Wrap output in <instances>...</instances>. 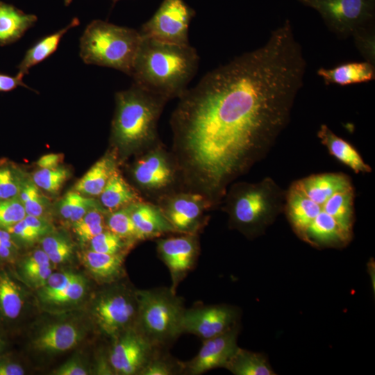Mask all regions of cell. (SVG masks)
I'll list each match as a JSON object with an SVG mask.
<instances>
[{"mask_svg":"<svg viewBox=\"0 0 375 375\" xmlns=\"http://www.w3.org/2000/svg\"><path fill=\"white\" fill-rule=\"evenodd\" d=\"M306 62L289 19L265 44L208 72L170 118L184 190L217 208L228 187L264 158L289 123Z\"/></svg>","mask_w":375,"mask_h":375,"instance_id":"obj_1","label":"cell"},{"mask_svg":"<svg viewBox=\"0 0 375 375\" xmlns=\"http://www.w3.org/2000/svg\"><path fill=\"white\" fill-rule=\"evenodd\" d=\"M355 199L347 174H310L285 190L283 213L301 240L317 249H342L353 238Z\"/></svg>","mask_w":375,"mask_h":375,"instance_id":"obj_2","label":"cell"},{"mask_svg":"<svg viewBox=\"0 0 375 375\" xmlns=\"http://www.w3.org/2000/svg\"><path fill=\"white\" fill-rule=\"evenodd\" d=\"M199 57L190 45L181 46L142 37L131 74L133 84L167 100L179 98L188 89Z\"/></svg>","mask_w":375,"mask_h":375,"instance_id":"obj_3","label":"cell"},{"mask_svg":"<svg viewBox=\"0 0 375 375\" xmlns=\"http://www.w3.org/2000/svg\"><path fill=\"white\" fill-rule=\"evenodd\" d=\"M111 126L112 151L119 163L160 143L158 122L168 100L135 84L115 94Z\"/></svg>","mask_w":375,"mask_h":375,"instance_id":"obj_4","label":"cell"},{"mask_svg":"<svg viewBox=\"0 0 375 375\" xmlns=\"http://www.w3.org/2000/svg\"><path fill=\"white\" fill-rule=\"evenodd\" d=\"M285 190L273 178L255 182H234L221 205L228 215V227L252 240L264 234L283 213Z\"/></svg>","mask_w":375,"mask_h":375,"instance_id":"obj_5","label":"cell"},{"mask_svg":"<svg viewBox=\"0 0 375 375\" xmlns=\"http://www.w3.org/2000/svg\"><path fill=\"white\" fill-rule=\"evenodd\" d=\"M141 40L139 31L95 19L80 38V56L85 64L113 68L130 76Z\"/></svg>","mask_w":375,"mask_h":375,"instance_id":"obj_6","label":"cell"},{"mask_svg":"<svg viewBox=\"0 0 375 375\" xmlns=\"http://www.w3.org/2000/svg\"><path fill=\"white\" fill-rule=\"evenodd\" d=\"M137 328L156 347L165 349L182 333L184 301L171 288L138 290Z\"/></svg>","mask_w":375,"mask_h":375,"instance_id":"obj_7","label":"cell"},{"mask_svg":"<svg viewBox=\"0 0 375 375\" xmlns=\"http://www.w3.org/2000/svg\"><path fill=\"white\" fill-rule=\"evenodd\" d=\"M135 156L129 168V183L143 200L156 203L169 194L185 190L178 165L162 142Z\"/></svg>","mask_w":375,"mask_h":375,"instance_id":"obj_8","label":"cell"},{"mask_svg":"<svg viewBox=\"0 0 375 375\" xmlns=\"http://www.w3.org/2000/svg\"><path fill=\"white\" fill-rule=\"evenodd\" d=\"M138 314V289L121 280L102 285L90 299L88 317L93 326L110 340L136 326Z\"/></svg>","mask_w":375,"mask_h":375,"instance_id":"obj_9","label":"cell"},{"mask_svg":"<svg viewBox=\"0 0 375 375\" xmlns=\"http://www.w3.org/2000/svg\"><path fill=\"white\" fill-rule=\"evenodd\" d=\"M319 12L333 33L346 38L362 28L374 26L375 0H298Z\"/></svg>","mask_w":375,"mask_h":375,"instance_id":"obj_10","label":"cell"},{"mask_svg":"<svg viewBox=\"0 0 375 375\" xmlns=\"http://www.w3.org/2000/svg\"><path fill=\"white\" fill-rule=\"evenodd\" d=\"M92 326L72 315L55 317L35 326L29 335L28 347L40 356L60 354L81 342Z\"/></svg>","mask_w":375,"mask_h":375,"instance_id":"obj_11","label":"cell"},{"mask_svg":"<svg viewBox=\"0 0 375 375\" xmlns=\"http://www.w3.org/2000/svg\"><path fill=\"white\" fill-rule=\"evenodd\" d=\"M195 14L194 10L183 0H163L139 32L142 37L159 42L190 45L189 26Z\"/></svg>","mask_w":375,"mask_h":375,"instance_id":"obj_12","label":"cell"},{"mask_svg":"<svg viewBox=\"0 0 375 375\" xmlns=\"http://www.w3.org/2000/svg\"><path fill=\"white\" fill-rule=\"evenodd\" d=\"M156 204L176 233L199 235L209 220L208 212L214 210L206 197L188 190L174 192Z\"/></svg>","mask_w":375,"mask_h":375,"instance_id":"obj_13","label":"cell"},{"mask_svg":"<svg viewBox=\"0 0 375 375\" xmlns=\"http://www.w3.org/2000/svg\"><path fill=\"white\" fill-rule=\"evenodd\" d=\"M108 349L114 374L140 375L157 348L137 328H129L113 338Z\"/></svg>","mask_w":375,"mask_h":375,"instance_id":"obj_14","label":"cell"},{"mask_svg":"<svg viewBox=\"0 0 375 375\" xmlns=\"http://www.w3.org/2000/svg\"><path fill=\"white\" fill-rule=\"evenodd\" d=\"M159 258L167 267L171 289L176 292L179 283L194 267L200 252L198 234L172 233L156 240Z\"/></svg>","mask_w":375,"mask_h":375,"instance_id":"obj_15","label":"cell"},{"mask_svg":"<svg viewBox=\"0 0 375 375\" xmlns=\"http://www.w3.org/2000/svg\"><path fill=\"white\" fill-rule=\"evenodd\" d=\"M240 316L238 308L226 304L185 308L182 319V333L193 334L203 341L239 324Z\"/></svg>","mask_w":375,"mask_h":375,"instance_id":"obj_16","label":"cell"},{"mask_svg":"<svg viewBox=\"0 0 375 375\" xmlns=\"http://www.w3.org/2000/svg\"><path fill=\"white\" fill-rule=\"evenodd\" d=\"M24 284L8 267L0 265V333L13 335L28 312L30 298Z\"/></svg>","mask_w":375,"mask_h":375,"instance_id":"obj_17","label":"cell"},{"mask_svg":"<svg viewBox=\"0 0 375 375\" xmlns=\"http://www.w3.org/2000/svg\"><path fill=\"white\" fill-rule=\"evenodd\" d=\"M239 324L227 331L203 340L198 353L191 360L183 362V374L200 375L206 372L225 367L237 348Z\"/></svg>","mask_w":375,"mask_h":375,"instance_id":"obj_18","label":"cell"},{"mask_svg":"<svg viewBox=\"0 0 375 375\" xmlns=\"http://www.w3.org/2000/svg\"><path fill=\"white\" fill-rule=\"evenodd\" d=\"M128 209L143 241L176 233L156 203L142 200L128 205Z\"/></svg>","mask_w":375,"mask_h":375,"instance_id":"obj_19","label":"cell"},{"mask_svg":"<svg viewBox=\"0 0 375 375\" xmlns=\"http://www.w3.org/2000/svg\"><path fill=\"white\" fill-rule=\"evenodd\" d=\"M126 254H108L90 249L81 254L83 265L91 276L99 284H110L125 276L124 267Z\"/></svg>","mask_w":375,"mask_h":375,"instance_id":"obj_20","label":"cell"},{"mask_svg":"<svg viewBox=\"0 0 375 375\" xmlns=\"http://www.w3.org/2000/svg\"><path fill=\"white\" fill-rule=\"evenodd\" d=\"M317 135L328 153L356 174H368L372 168L365 162L357 149L337 135L327 125L322 124Z\"/></svg>","mask_w":375,"mask_h":375,"instance_id":"obj_21","label":"cell"},{"mask_svg":"<svg viewBox=\"0 0 375 375\" xmlns=\"http://www.w3.org/2000/svg\"><path fill=\"white\" fill-rule=\"evenodd\" d=\"M119 165L117 154L110 149L78 180L74 190L88 197L99 196Z\"/></svg>","mask_w":375,"mask_h":375,"instance_id":"obj_22","label":"cell"},{"mask_svg":"<svg viewBox=\"0 0 375 375\" xmlns=\"http://www.w3.org/2000/svg\"><path fill=\"white\" fill-rule=\"evenodd\" d=\"M324 83L347 86L352 84L367 83L374 80V65L367 62H349L333 68L321 67L317 71Z\"/></svg>","mask_w":375,"mask_h":375,"instance_id":"obj_23","label":"cell"},{"mask_svg":"<svg viewBox=\"0 0 375 375\" xmlns=\"http://www.w3.org/2000/svg\"><path fill=\"white\" fill-rule=\"evenodd\" d=\"M51 262L40 248L22 258L15 264V275L26 286L39 289L52 273Z\"/></svg>","mask_w":375,"mask_h":375,"instance_id":"obj_24","label":"cell"},{"mask_svg":"<svg viewBox=\"0 0 375 375\" xmlns=\"http://www.w3.org/2000/svg\"><path fill=\"white\" fill-rule=\"evenodd\" d=\"M143 200L124 178L117 167L112 174L99 195V202L107 212H111Z\"/></svg>","mask_w":375,"mask_h":375,"instance_id":"obj_25","label":"cell"},{"mask_svg":"<svg viewBox=\"0 0 375 375\" xmlns=\"http://www.w3.org/2000/svg\"><path fill=\"white\" fill-rule=\"evenodd\" d=\"M37 17L15 6L0 1V46L20 39L37 22Z\"/></svg>","mask_w":375,"mask_h":375,"instance_id":"obj_26","label":"cell"},{"mask_svg":"<svg viewBox=\"0 0 375 375\" xmlns=\"http://www.w3.org/2000/svg\"><path fill=\"white\" fill-rule=\"evenodd\" d=\"M88 291V282L83 276L78 274L64 289L39 303L48 312L63 313L80 305Z\"/></svg>","mask_w":375,"mask_h":375,"instance_id":"obj_27","label":"cell"},{"mask_svg":"<svg viewBox=\"0 0 375 375\" xmlns=\"http://www.w3.org/2000/svg\"><path fill=\"white\" fill-rule=\"evenodd\" d=\"M78 18H74L65 28L46 35L27 50L18 65V72L24 76L29 69L51 56L58 49L64 35L71 28L79 25Z\"/></svg>","mask_w":375,"mask_h":375,"instance_id":"obj_28","label":"cell"},{"mask_svg":"<svg viewBox=\"0 0 375 375\" xmlns=\"http://www.w3.org/2000/svg\"><path fill=\"white\" fill-rule=\"evenodd\" d=\"M224 368L235 375H274L265 355L238 347Z\"/></svg>","mask_w":375,"mask_h":375,"instance_id":"obj_29","label":"cell"},{"mask_svg":"<svg viewBox=\"0 0 375 375\" xmlns=\"http://www.w3.org/2000/svg\"><path fill=\"white\" fill-rule=\"evenodd\" d=\"M97 208H103L99 201L81 194L74 190L67 192L58 203L60 216L71 224Z\"/></svg>","mask_w":375,"mask_h":375,"instance_id":"obj_30","label":"cell"},{"mask_svg":"<svg viewBox=\"0 0 375 375\" xmlns=\"http://www.w3.org/2000/svg\"><path fill=\"white\" fill-rule=\"evenodd\" d=\"M106 225L108 230L134 244L143 241L131 218L128 206L107 212Z\"/></svg>","mask_w":375,"mask_h":375,"instance_id":"obj_31","label":"cell"},{"mask_svg":"<svg viewBox=\"0 0 375 375\" xmlns=\"http://www.w3.org/2000/svg\"><path fill=\"white\" fill-rule=\"evenodd\" d=\"M106 212L103 208H94L72 223V231L81 242L88 243L95 235L107 229Z\"/></svg>","mask_w":375,"mask_h":375,"instance_id":"obj_32","label":"cell"},{"mask_svg":"<svg viewBox=\"0 0 375 375\" xmlns=\"http://www.w3.org/2000/svg\"><path fill=\"white\" fill-rule=\"evenodd\" d=\"M40 244L41 249L53 264L65 263L73 256L74 245L62 233L51 232L41 238Z\"/></svg>","mask_w":375,"mask_h":375,"instance_id":"obj_33","label":"cell"},{"mask_svg":"<svg viewBox=\"0 0 375 375\" xmlns=\"http://www.w3.org/2000/svg\"><path fill=\"white\" fill-rule=\"evenodd\" d=\"M19 198L26 215L44 217L49 206V201L32 180L24 179Z\"/></svg>","mask_w":375,"mask_h":375,"instance_id":"obj_34","label":"cell"},{"mask_svg":"<svg viewBox=\"0 0 375 375\" xmlns=\"http://www.w3.org/2000/svg\"><path fill=\"white\" fill-rule=\"evenodd\" d=\"M183 374V362L169 355L164 348H157L140 375Z\"/></svg>","mask_w":375,"mask_h":375,"instance_id":"obj_35","label":"cell"},{"mask_svg":"<svg viewBox=\"0 0 375 375\" xmlns=\"http://www.w3.org/2000/svg\"><path fill=\"white\" fill-rule=\"evenodd\" d=\"M90 249L108 254H126L134 244L106 229L89 242Z\"/></svg>","mask_w":375,"mask_h":375,"instance_id":"obj_36","label":"cell"},{"mask_svg":"<svg viewBox=\"0 0 375 375\" xmlns=\"http://www.w3.org/2000/svg\"><path fill=\"white\" fill-rule=\"evenodd\" d=\"M70 171L62 166L40 169L32 176V181L40 188L50 194H56L70 178Z\"/></svg>","mask_w":375,"mask_h":375,"instance_id":"obj_37","label":"cell"},{"mask_svg":"<svg viewBox=\"0 0 375 375\" xmlns=\"http://www.w3.org/2000/svg\"><path fill=\"white\" fill-rule=\"evenodd\" d=\"M23 176L14 166L0 165V200L19 197Z\"/></svg>","mask_w":375,"mask_h":375,"instance_id":"obj_38","label":"cell"},{"mask_svg":"<svg viewBox=\"0 0 375 375\" xmlns=\"http://www.w3.org/2000/svg\"><path fill=\"white\" fill-rule=\"evenodd\" d=\"M26 216V212L19 197L0 200V228L6 229Z\"/></svg>","mask_w":375,"mask_h":375,"instance_id":"obj_39","label":"cell"},{"mask_svg":"<svg viewBox=\"0 0 375 375\" xmlns=\"http://www.w3.org/2000/svg\"><path fill=\"white\" fill-rule=\"evenodd\" d=\"M78 274L72 271L52 272L45 283L37 290L38 300L42 301L67 287Z\"/></svg>","mask_w":375,"mask_h":375,"instance_id":"obj_40","label":"cell"},{"mask_svg":"<svg viewBox=\"0 0 375 375\" xmlns=\"http://www.w3.org/2000/svg\"><path fill=\"white\" fill-rule=\"evenodd\" d=\"M352 36L360 54L367 61L374 65V26L362 28L355 31Z\"/></svg>","mask_w":375,"mask_h":375,"instance_id":"obj_41","label":"cell"},{"mask_svg":"<svg viewBox=\"0 0 375 375\" xmlns=\"http://www.w3.org/2000/svg\"><path fill=\"white\" fill-rule=\"evenodd\" d=\"M19 246L11 234L0 228V265H14L18 258Z\"/></svg>","mask_w":375,"mask_h":375,"instance_id":"obj_42","label":"cell"},{"mask_svg":"<svg viewBox=\"0 0 375 375\" xmlns=\"http://www.w3.org/2000/svg\"><path fill=\"white\" fill-rule=\"evenodd\" d=\"M5 230L11 234L18 244L19 243L30 244L42 238L38 231L26 222L24 218Z\"/></svg>","mask_w":375,"mask_h":375,"instance_id":"obj_43","label":"cell"},{"mask_svg":"<svg viewBox=\"0 0 375 375\" xmlns=\"http://www.w3.org/2000/svg\"><path fill=\"white\" fill-rule=\"evenodd\" d=\"M90 367L83 361L74 357L64 362L53 372L56 375H88L90 374Z\"/></svg>","mask_w":375,"mask_h":375,"instance_id":"obj_44","label":"cell"},{"mask_svg":"<svg viewBox=\"0 0 375 375\" xmlns=\"http://www.w3.org/2000/svg\"><path fill=\"white\" fill-rule=\"evenodd\" d=\"M26 369L20 361L9 351L0 356V375H23Z\"/></svg>","mask_w":375,"mask_h":375,"instance_id":"obj_45","label":"cell"},{"mask_svg":"<svg viewBox=\"0 0 375 375\" xmlns=\"http://www.w3.org/2000/svg\"><path fill=\"white\" fill-rule=\"evenodd\" d=\"M24 76L17 73L12 76L0 73V92H9L19 86L29 88L23 81Z\"/></svg>","mask_w":375,"mask_h":375,"instance_id":"obj_46","label":"cell"},{"mask_svg":"<svg viewBox=\"0 0 375 375\" xmlns=\"http://www.w3.org/2000/svg\"><path fill=\"white\" fill-rule=\"evenodd\" d=\"M63 160V155L48 153L41 156L36 164L40 169H51L60 166Z\"/></svg>","mask_w":375,"mask_h":375,"instance_id":"obj_47","label":"cell"},{"mask_svg":"<svg viewBox=\"0 0 375 375\" xmlns=\"http://www.w3.org/2000/svg\"><path fill=\"white\" fill-rule=\"evenodd\" d=\"M8 351V338L0 333V356Z\"/></svg>","mask_w":375,"mask_h":375,"instance_id":"obj_48","label":"cell"},{"mask_svg":"<svg viewBox=\"0 0 375 375\" xmlns=\"http://www.w3.org/2000/svg\"><path fill=\"white\" fill-rule=\"evenodd\" d=\"M73 0H65L64 3L66 6H69ZM119 0H112L113 4H115Z\"/></svg>","mask_w":375,"mask_h":375,"instance_id":"obj_49","label":"cell"}]
</instances>
